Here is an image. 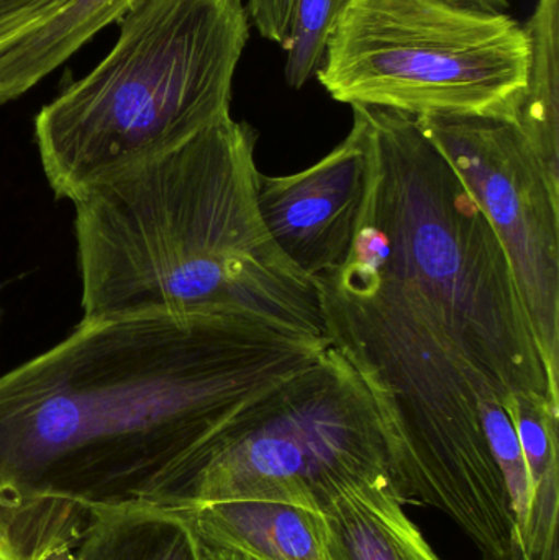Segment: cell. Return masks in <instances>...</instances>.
<instances>
[{
	"mask_svg": "<svg viewBox=\"0 0 559 560\" xmlns=\"http://www.w3.org/2000/svg\"><path fill=\"white\" fill-rule=\"evenodd\" d=\"M363 108L370 180L353 245L312 278L325 338L376 405L404 497L501 556L519 525L492 443L521 404L559 410V375L459 174L416 118Z\"/></svg>",
	"mask_w": 559,
	"mask_h": 560,
	"instance_id": "cell-1",
	"label": "cell"
},
{
	"mask_svg": "<svg viewBox=\"0 0 559 560\" xmlns=\"http://www.w3.org/2000/svg\"><path fill=\"white\" fill-rule=\"evenodd\" d=\"M328 346L253 316L81 319L0 377V520L65 560L92 509H180L236 417Z\"/></svg>",
	"mask_w": 559,
	"mask_h": 560,
	"instance_id": "cell-2",
	"label": "cell"
},
{
	"mask_svg": "<svg viewBox=\"0 0 559 560\" xmlns=\"http://www.w3.org/2000/svg\"><path fill=\"white\" fill-rule=\"evenodd\" d=\"M256 141L230 114L72 202L82 319L240 315L327 339L314 280L259 212Z\"/></svg>",
	"mask_w": 559,
	"mask_h": 560,
	"instance_id": "cell-3",
	"label": "cell"
},
{
	"mask_svg": "<svg viewBox=\"0 0 559 560\" xmlns=\"http://www.w3.org/2000/svg\"><path fill=\"white\" fill-rule=\"evenodd\" d=\"M107 56L35 118L53 192L85 190L180 147L230 115L249 39L242 0H137Z\"/></svg>",
	"mask_w": 559,
	"mask_h": 560,
	"instance_id": "cell-4",
	"label": "cell"
},
{
	"mask_svg": "<svg viewBox=\"0 0 559 560\" xmlns=\"http://www.w3.org/2000/svg\"><path fill=\"white\" fill-rule=\"evenodd\" d=\"M528 62L527 33L509 13L449 0H350L315 78L351 107L512 120Z\"/></svg>",
	"mask_w": 559,
	"mask_h": 560,
	"instance_id": "cell-5",
	"label": "cell"
},
{
	"mask_svg": "<svg viewBox=\"0 0 559 560\" xmlns=\"http://www.w3.org/2000/svg\"><path fill=\"white\" fill-rule=\"evenodd\" d=\"M384 479L393 474L376 405L328 346L311 368L236 417L180 509L272 500L324 513L350 490Z\"/></svg>",
	"mask_w": 559,
	"mask_h": 560,
	"instance_id": "cell-6",
	"label": "cell"
},
{
	"mask_svg": "<svg viewBox=\"0 0 559 560\" xmlns=\"http://www.w3.org/2000/svg\"><path fill=\"white\" fill-rule=\"evenodd\" d=\"M416 120L498 233L545 359L559 375V180L508 118L429 115Z\"/></svg>",
	"mask_w": 559,
	"mask_h": 560,
	"instance_id": "cell-7",
	"label": "cell"
},
{
	"mask_svg": "<svg viewBox=\"0 0 559 560\" xmlns=\"http://www.w3.org/2000/svg\"><path fill=\"white\" fill-rule=\"evenodd\" d=\"M348 137L314 166L258 180V207L279 248L308 278L337 268L350 252L370 180V125L353 105Z\"/></svg>",
	"mask_w": 559,
	"mask_h": 560,
	"instance_id": "cell-8",
	"label": "cell"
},
{
	"mask_svg": "<svg viewBox=\"0 0 559 560\" xmlns=\"http://www.w3.org/2000/svg\"><path fill=\"white\" fill-rule=\"evenodd\" d=\"M183 510L210 548L255 560H328L324 513L272 500H225Z\"/></svg>",
	"mask_w": 559,
	"mask_h": 560,
	"instance_id": "cell-9",
	"label": "cell"
},
{
	"mask_svg": "<svg viewBox=\"0 0 559 560\" xmlns=\"http://www.w3.org/2000/svg\"><path fill=\"white\" fill-rule=\"evenodd\" d=\"M393 479L357 487L324 512L328 560H442Z\"/></svg>",
	"mask_w": 559,
	"mask_h": 560,
	"instance_id": "cell-10",
	"label": "cell"
},
{
	"mask_svg": "<svg viewBox=\"0 0 559 560\" xmlns=\"http://www.w3.org/2000/svg\"><path fill=\"white\" fill-rule=\"evenodd\" d=\"M66 560H206V551L186 510L131 503L92 509Z\"/></svg>",
	"mask_w": 559,
	"mask_h": 560,
	"instance_id": "cell-11",
	"label": "cell"
},
{
	"mask_svg": "<svg viewBox=\"0 0 559 560\" xmlns=\"http://www.w3.org/2000/svg\"><path fill=\"white\" fill-rule=\"evenodd\" d=\"M137 0H74L0 52V105L32 91Z\"/></svg>",
	"mask_w": 559,
	"mask_h": 560,
	"instance_id": "cell-12",
	"label": "cell"
},
{
	"mask_svg": "<svg viewBox=\"0 0 559 560\" xmlns=\"http://www.w3.org/2000/svg\"><path fill=\"white\" fill-rule=\"evenodd\" d=\"M524 28L531 62L511 121L559 180V0H538Z\"/></svg>",
	"mask_w": 559,
	"mask_h": 560,
	"instance_id": "cell-13",
	"label": "cell"
},
{
	"mask_svg": "<svg viewBox=\"0 0 559 560\" xmlns=\"http://www.w3.org/2000/svg\"><path fill=\"white\" fill-rule=\"evenodd\" d=\"M350 0H295L286 51L284 78L302 89L324 61L331 26Z\"/></svg>",
	"mask_w": 559,
	"mask_h": 560,
	"instance_id": "cell-14",
	"label": "cell"
},
{
	"mask_svg": "<svg viewBox=\"0 0 559 560\" xmlns=\"http://www.w3.org/2000/svg\"><path fill=\"white\" fill-rule=\"evenodd\" d=\"M74 0H0V52L39 28Z\"/></svg>",
	"mask_w": 559,
	"mask_h": 560,
	"instance_id": "cell-15",
	"label": "cell"
},
{
	"mask_svg": "<svg viewBox=\"0 0 559 560\" xmlns=\"http://www.w3.org/2000/svg\"><path fill=\"white\" fill-rule=\"evenodd\" d=\"M294 5L295 0H248L246 10L259 35L282 48L288 42Z\"/></svg>",
	"mask_w": 559,
	"mask_h": 560,
	"instance_id": "cell-16",
	"label": "cell"
},
{
	"mask_svg": "<svg viewBox=\"0 0 559 560\" xmlns=\"http://www.w3.org/2000/svg\"><path fill=\"white\" fill-rule=\"evenodd\" d=\"M463 9L482 13H508L512 0H449Z\"/></svg>",
	"mask_w": 559,
	"mask_h": 560,
	"instance_id": "cell-17",
	"label": "cell"
},
{
	"mask_svg": "<svg viewBox=\"0 0 559 560\" xmlns=\"http://www.w3.org/2000/svg\"><path fill=\"white\" fill-rule=\"evenodd\" d=\"M0 560H28L13 541L2 520H0Z\"/></svg>",
	"mask_w": 559,
	"mask_h": 560,
	"instance_id": "cell-18",
	"label": "cell"
},
{
	"mask_svg": "<svg viewBox=\"0 0 559 560\" xmlns=\"http://www.w3.org/2000/svg\"><path fill=\"white\" fill-rule=\"evenodd\" d=\"M203 551H206V560H255L248 558V556L229 551V549L210 548V546L206 545H203Z\"/></svg>",
	"mask_w": 559,
	"mask_h": 560,
	"instance_id": "cell-19",
	"label": "cell"
},
{
	"mask_svg": "<svg viewBox=\"0 0 559 560\" xmlns=\"http://www.w3.org/2000/svg\"><path fill=\"white\" fill-rule=\"evenodd\" d=\"M0 316H2V306H0Z\"/></svg>",
	"mask_w": 559,
	"mask_h": 560,
	"instance_id": "cell-20",
	"label": "cell"
}]
</instances>
